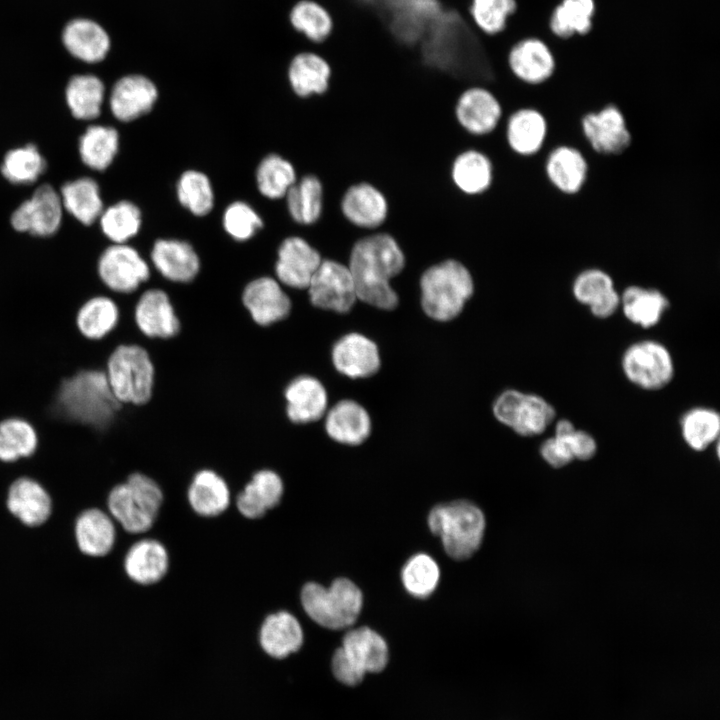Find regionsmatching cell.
I'll return each instance as SVG.
<instances>
[{
    "label": "cell",
    "mask_w": 720,
    "mask_h": 720,
    "mask_svg": "<svg viewBox=\"0 0 720 720\" xmlns=\"http://www.w3.org/2000/svg\"><path fill=\"white\" fill-rule=\"evenodd\" d=\"M594 0H562L550 18L551 31L560 38L585 34L592 28Z\"/></svg>",
    "instance_id": "49"
},
{
    "label": "cell",
    "mask_w": 720,
    "mask_h": 720,
    "mask_svg": "<svg viewBox=\"0 0 720 720\" xmlns=\"http://www.w3.org/2000/svg\"><path fill=\"white\" fill-rule=\"evenodd\" d=\"M324 429L334 441L346 445L363 443L371 432L368 412L353 400H341L325 414Z\"/></svg>",
    "instance_id": "30"
},
{
    "label": "cell",
    "mask_w": 720,
    "mask_h": 720,
    "mask_svg": "<svg viewBox=\"0 0 720 720\" xmlns=\"http://www.w3.org/2000/svg\"><path fill=\"white\" fill-rule=\"evenodd\" d=\"M59 195L63 209L85 226L97 221L104 209L99 185L89 177L64 183Z\"/></svg>",
    "instance_id": "41"
},
{
    "label": "cell",
    "mask_w": 720,
    "mask_h": 720,
    "mask_svg": "<svg viewBox=\"0 0 720 720\" xmlns=\"http://www.w3.org/2000/svg\"><path fill=\"white\" fill-rule=\"evenodd\" d=\"M95 270L102 286L113 296L136 294L152 278L149 262L128 243H111L104 248L96 259Z\"/></svg>",
    "instance_id": "8"
},
{
    "label": "cell",
    "mask_w": 720,
    "mask_h": 720,
    "mask_svg": "<svg viewBox=\"0 0 720 720\" xmlns=\"http://www.w3.org/2000/svg\"><path fill=\"white\" fill-rule=\"evenodd\" d=\"M492 410L500 423L524 437L542 434L556 417L555 408L542 396L514 389L502 392Z\"/></svg>",
    "instance_id": "9"
},
{
    "label": "cell",
    "mask_w": 720,
    "mask_h": 720,
    "mask_svg": "<svg viewBox=\"0 0 720 720\" xmlns=\"http://www.w3.org/2000/svg\"><path fill=\"white\" fill-rule=\"evenodd\" d=\"M79 549L89 556L109 553L115 541V527L111 518L99 509H88L80 514L75 524Z\"/></svg>",
    "instance_id": "42"
},
{
    "label": "cell",
    "mask_w": 720,
    "mask_h": 720,
    "mask_svg": "<svg viewBox=\"0 0 720 720\" xmlns=\"http://www.w3.org/2000/svg\"><path fill=\"white\" fill-rule=\"evenodd\" d=\"M544 172L549 183L560 193L571 196L585 186L589 164L583 152L569 144H560L548 153Z\"/></svg>",
    "instance_id": "24"
},
{
    "label": "cell",
    "mask_w": 720,
    "mask_h": 720,
    "mask_svg": "<svg viewBox=\"0 0 720 720\" xmlns=\"http://www.w3.org/2000/svg\"><path fill=\"white\" fill-rule=\"evenodd\" d=\"M158 99L154 81L141 73L121 76L109 94L111 114L121 122H130L150 112Z\"/></svg>",
    "instance_id": "23"
},
{
    "label": "cell",
    "mask_w": 720,
    "mask_h": 720,
    "mask_svg": "<svg viewBox=\"0 0 720 720\" xmlns=\"http://www.w3.org/2000/svg\"><path fill=\"white\" fill-rule=\"evenodd\" d=\"M306 614L318 625L340 630L352 626L362 609L360 588L347 578H337L326 588L316 582L306 583L300 594Z\"/></svg>",
    "instance_id": "6"
},
{
    "label": "cell",
    "mask_w": 720,
    "mask_h": 720,
    "mask_svg": "<svg viewBox=\"0 0 720 720\" xmlns=\"http://www.w3.org/2000/svg\"><path fill=\"white\" fill-rule=\"evenodd\" d=\"M240 299L253 323L260 327L285 320L293 306L287 289L272 275H261L248 281Z\"/></svg>",
    "instance_id": "16"
},
{
    "label": "cell",
    "mask_w": 720,
    "mask_h": 720,
    "mask_svg": "<svg viewBox=\"0 0 720 720\" xmlns=\"http://www.w3.org/2000/svg\"><path fill=\"white\" fill-rule=\"evenodd\" d=\"M454 115L459 126L474 137L492 134L504 119L500 101L483 86L466 88L456 100Z\"/></svg>",
    "instance_id": "17"
},
{
    "label": "cell",
    "mask_w": 720,
    "mask_h": 720,
    "mask_svg": "<svg viewBox=\"0 0 720 720\" xmlns=\"http://www.w3.org/2000/svg\"><path fill=\"white\" fill-rule=\"evenodd\" d=\"M540 454L550 466L555 468H561L574 460L566 441L556 435L541 444Z\"/></svg>",
    "instance_id": "56"
},
{
    "label": "cell",
    "mask_w": 720,
    "mask_h": 720,
    "mask_svg": "<svg viewBox=\"0 0 720 720\" xmlns=\"http://www.w3.org/2000/svg\"><path fill=\"white\" fill-rule=\"evenodd\" d=\"M62 43L74 58L96 64L105 60L112 48V38L100 23L89 18L70 20L62 31Z\"/></svg>",
    "instance_id": "25"
},
{
    "label": "cell",
    "mask_w": 720,
    "mask_h": 720,
    "mask_svg": "<svg viewBox=\"0 0 720 720\" xmlns=\"http://www.w3.org/2000/svg\"><path fill=\"white\" fill-rule=\"evenodd\" d=\"M7 506L27 526L43 524L51 513V499L44 487L29 477H20L10 486Z\"/></svg>",
    "instance_id": "33"
},
{
    "label": "cell",
    "mask_w": 720,
    "mask_h": 720,
    "mask_svg": "<svg viewBox=\"0 0 720 720\" xmlns=\"http://www.w3.org/2000/svg\"><path fill=\"white\" fill-rule=\"evenodd\" d=\"M121 405L101 368H84L63 378L35 426L39 436L59 426L105 433L114 424Z\"/></svg>",
    "instance_id": "1"
},
{
    "label": "cell",
    "mask_w": 720,
    "mask_h": 720,
    "mask_svg": "<svg viewBox=\"0 0 720 720\" xmlns=\"http://www.w3.org/2000/svg\"><path fill=\"white\" fill-rule=\"evenodd\" d=\"M548 121L542 111L533 106H521L503 120L504 139L516 156L529 159L538 154L548 137Z\"/></svg>",
    "instance_id": "20"
},
{
    "label": "cell",
    "mask_w": 720,
    "mask_h": 720,
    "mask_svg": "<svg viewBox=\"0 0 720 720\" xmlns=\"http://www.w3.org/2000/svg\"><path fill=\"white\" fill-rule=\"evenodd\" d=\"M169 557L165 546L155 539H142L134 543L124 559V568L134 582L150 585L160 581L167 573Z\"/></svg>",
    "instance_id": "34"
},
{
    "label": "cell",
    "mask_w": 720,
    "mask_h": 720,
    "mask_svg": "<svg viewBox=\"0 0 720 720\" xmlns=\"http://www.w3.org/2000/svg\"><path fill=\"white\" fill-rule=\"evenodd\" d=\"M222 224L231 238L238 242H244L254 237L257 231L263 227V220L248 203L234 201L226 207Z\"/></svg>",
    "instance_id": "54"
},
{
    "label": "cell",
    "mask_w": 720,
    "mask_h": 720,
    "mask_svg": "<svg viewBox=\"0 0 720 720\" xmlns=\"http://www.w3.org/2000/svg\"><path fill=\"white\" fill-rule=\"evenodd\" d=\"M431 532L440 537L448 556L455 560L470 558L481 546L485 516L467 500H456L434 506L428 514Z\"/></svg>",
    "instance_id": "5"
},
{
    "label": "cell",
    "mask_w": 720,
    "mask_h": 720,
    "mask_svg": "<svg viewBox=\"0 0 720 720\" xmlns=\"http://www.w3.org/2000/svg\"><path fill=\"white\" fill-rule=\"evenodd\" d=\"M103 370L112 394L121 405L142 406L151 400L156 369L143 345H116L108 355Z\"/></svg>",
    "instance_id": "4"
},
{
    "label": "cell",
    "mask_w": 720,
    "mask_h": 720,
    "mask_svg": "<svg viewBox=\"0 0 720 720\" xmlns=\"http://www.w3.org/2000/svg\"><path fill=\"white\" fill-rule=\"evenodd\" d=\"M506 64L511 75L521 84L528 86L545 83L556 68L550 47L535 37L515 41L507 52Z\"/></svg>",
    "instance_id": "22"
},
{
    "label": "cell",
    "mask_w": 720,
    "mask_h": 720,
    "mask_svg": "<svg viewBox=\"0 0 720 720\" xmlns=\"http://www.w3.org/2000/svg\"><path fill=\"white\" fill-rule=\"evenodd\" d=\"M335 369L350 378H364L380 368L377 345L364 335L350 333L335 342L331 350Z\"/></svg>",
    "instance_id": "27"
},
{
    "label": "cell",
    "mask_w": 720,
    "mask_h": 720,
    "mask_svg": "<svg viewBox=\"0 0 720 720\" xmlns=\"http://www.w3.org/2000/svg\"><path fill=\"white\" fill-rule=\"evenodd\" d=\"M621 367L625 377L635 386L657 391L674 377V361L665 345L655 340L631 344L623 353Z\"/></svg>",
    "instance_id": "10"
},
{
    "label": "cell",
    "mask_w": 720,
    "mask_h": 720,
    "mask_svg": "<svg viewBox=\"0 0 720 720\" xmlns=\"http://www.w3.org/2000/svg\"><path fill=\"white\" fill-rule=\"evenodd\" d=\"M138 332L150 340H168L177 336L181 322L166 290L142 286L133 308Z\"/></svg>",
    "instance_id": "14"
},
{
    "label": "cell",
    "mask_w": 720,
    "mask_h": 720,
    "mask_svg": "<svg viewBox=\"0 0 720 720\" xmlns=\"http://www.w3.org/2000/svg\"><path fill=\"white\" fill-rule=\"evenodd\" d=\"M518 9L517 0H472L469 14L475 27L493 36L503 32Z\"/></svg>",
    "instance_id": "53"
},
{
    "label": "cell",
    "mask_w": 720,
    "mask_h": 720,
    "mask_svg": "<svg viewBox=\"0 0 720 720\" xmlns=\"http://www.w3.org/2000/svg\"><path fill=\"white\" fill-rule=\"evenodd\" d=\"M339 208L349 224L367 232L380 229L388 215L385 195L366 181L348 186L341 196Z\"/></svg>",
    "instance_id": "21"
},
{
    "label": "cell",
    "mask_w": 720,
    "mask_h": 720,
    "mask_svg": "<svg viewBox=\"0 0 720 720\" xmlns=\"http://www.w3.org/2000/svg\"><path fill=\"white\" fill-rule=\"evenodd\" d=\"M331 67L320 55L305 51L297 53L287 67V81L299 99L325 94L329 88Z\"/></svg>",
    "instance_id": "29"
},
{
    "label": "cell",
    "mask_w": 720,
    "mask_h": 720,
    "mask_svg": "<svg viewBox=\"0 0 720 720\" xmlns=\"http://www.w3.org/2000/svg\"><path fill=\"white\" fill-rule=\"evenodd\" d=\"M620 306L631 323L648 329L660 322L670 303L657 289L631 285L620 295Z\"/></svg>",
    "instance_id": "40"
},
{
    "label": "cell",
    "mask_w": 720,
    "mask_h": 720,
    "mask_svg": "<svg viewBox=\"0 0 720 720\" xmlns=\"http://www.w3.org/2000/svg\"><path fill=\"white\" fill-rule=\"evenodd\" d=\"M347 266L358 299L385 310L398 305L391 281L404 271L406 257L392 235L376 230L358 238L350 249Z\"/></svg>",
    "instance_id": "2"
},
{
    "label": "cell",
    "mask_w": 720,
    "mask_h": 720,
    "mask_svg": "<svg viewBox=\"0 0 720 720\" xmlns=\"http://www.w3.org/2000/svg\"><path fill=\"white\" fill-rule=\"evenodd\" d=\"M120 319L121 311L115 297L99 293L82 302L75 313L74 324L85 340L99 342L115 331Z\"/></svg>",
    "instance_id": "28"
},
{
    "label": "cell",
    "mask_w": 720,
    "mask_h": 720,
    "mask_svg": "<svg viewBox=\"0 0 720 720\" xmlns=\"http://www.w3.org/2000/svg\"><path fill=\"white\" fill-rule=\"evenodd\" d=\"M493 163L482 151L467 149L452 161L450 178L463 194L476 196L486 192L493 182Z\"/></svg>",
    "instance_id": "37"
},
{
    "label": "cell",
    "mask_w": 720,
    "mask_h": 720,
    "mask_svg": "<svg viewBox=\"0 0 720 720\" xmlns=\"http://www.w3.org/2000/svg\"><path fill=\"white\" fill-rule=\"evenodd\" d=\"M187 497L194 512L203 517L217 516L230 504V491L226 481L211 469H202L195 473Z\"/></svg>",
    "instance_id": "38"
},
{
    "label": "cell",
    "mask_w": 720,
    "mask_h": 720,
    "mask_svg": "<svg viewBox=\"0 0 720 720\" xmlns=\"http://www.w3.org/2000/svg\"><path fill=\"white\" fill-rule=\"evenodd\" d=\"M180 204L195 216L207 215L214 206V192L208 176L197 170L181 174L176 186Z\"/></svg>",
    "instance_id": "52"
},
{
    "label": "cell",
    "mask_w": 720,
    "mask_h": 720,
    "mask_svg": "<svg viewBox=\"0 0 720 720\" xmlns=\"http://www.w3.org/2000/svg\"><path fill=\"white\" fill-rule=\"evenodd\" d=\"M119 148V134L114 127L93 124L79 138L78 151L81 161L95 171L106 170L113 162Z\"/></svg>",
    "instance_id": "44"
},
{
    "label": "cell",
    "mask_w": 720,
    "mask_h": 720,
    "mask_svg": "<svg viewBox=\"0 0 720 720\" xmlns=\"http://www.w3.org/2000/svg\"><path fill=\"white\" fill-rule=\"evenodd\" d=\"M421 305L437 321L457 317L474 292L469 268L455 258H445L427 266L419 276Z\"/></svg>",
    "instance_id": "3"
},
{
    "label": "cell",
    "mask_w": 720,
    "mask_h": 720,
    "mask_svg": "<svg viewBox=\"0 0 720 720\" xmlns=\"http://www.w3.org/2000/svg\"><path fill=\"white\" fill-rule=\"evenodd\" d=\"M98 220L103 235L114 244L128 243L138 234L142 223L140 209L128 200L103 209Z\"/></svg>",
    "instance_id": "46"
},
{
    "label": "cell",
    "mask_w": 720,
    "mask_h": 720,
    "mask_svg": "<svg viewBox=\"0 0 720 720\" xmlns=\"http://www.w3.org/2000/svg\"><path fill=\"white\" fill-rule=\"evenodd\" d=\"M289 22L296 32L315 44L324 42L333 29L329 12L313 0L298 1L289 12Z\"/></svg>",
    "instance_id": "48"
},
{
    "label": "cell",
    "mask_w": 720,
    "mask_h": 720,
    "mask_svg": "<svg viewBox=\"0 0 720 720\" xmlns=\"http://www.w3.org/2000/svg\"><path fill=\"white\" fill-rule=\"evenodd\" d=\"M63 206L59 192L50 184L38 186L11 214L14 230L35 237H51L59 230Z\"/></svg>",
    "instance_id": "13"
},
{
    "label": "cell",
    "mask_w": 720,
    "mask_h": 720,
    "mask_svg": "<svg viewBox=\"0 0 720 720\" xmlns=\"http://www.w3.org/2000/svg\"><path fill=\"white\" fill-rule=\"evenodd\" d=\"M332 672L338 681L349 686L359 684L365 675L349 661L340 647L332 657Z\"/></svg>",
    "instance_id": "57"
},
{
    "label": "cell",
    "mask_w": 720,
    "mask_h": 720,
    "mask_svg": "<svg viewBox=\"0 0 720 720\" xmlns=\"http://www.w3.org/2000/svg\"><path fill=\"white\" fill-rule=\"evenodd\" d=\"M287 211L299 226L315 225L324 209V186L314 173H304L285 195Z\"/></svg>",
    "instance_id": "35"
},
{
    "label": "cell",
    "mask_w": 720,
    "mask_h": 720,
    "mask_svg": "<svg viewBox=\"0 0 720 720\" xmlns=\"http://www.w3.org/2000/svg\"><path fill=\"white\" fill-rule=\"evenodd\" d=\"M163 501L158 483L141 472L131 473L125 483L116 485L108 496L110 514L130 533L148 531Z\"/></svg>",
    "instance_id": "7"
},
{
    "label": "cell",
    "mask_w": 720,
    "mask_h": 720,
    "mask_svg": "<svg viewBox=\"0 0 720 720\" xmlns=\"http://www.w3.org/2000/svg\"><path fill=\"white\" fill-rule=\"evenodd\" d=\"M572 293L599 319L611 317L620 306V295L613 278L600 268H588L578 273L572 283Z\"/></svg>",
    "instance_id": "26"
},
{
    "label": "cell",
    "mask_w": 720,
    "mask_h": 720,
    "mask_svg": "<svg viewBox=\"0 0 720 720\" xmlns=\"http://www.w3.org/2000/svg\"><path fill=\"white\" fill-rule=\"evenodd\" d=\"M284 491L280 475L272 469L256 471L237 496L236 506L246 518L257 519L279 504Z\"/></svg>",
    "instance_id": "32"
},
{
    "label": "cell",
    "mask_w": 720,
    "mask_h": 720,
    "mask_svg": "<svg viewBox=\"0 0 720 720\" xmlns=\"http://www.w3.org/2000/svg\"><path fill=\"white\" fill-rule=\"evenodd\" d=\"M322 260L320 251L306 238L291 235L277 249L273 276L288 290L305 291Z\"/></svg>",
    "instance_id": "15"
},
{
    "label": "cell",
    "mask_w": 720,
    "mask_h": 720,
    "mask_svg": "<svg viewBox=\"0 0 720 720\" xmlns=\"http://www.w3.org/2000/svg\"><path fill=\"white\" fill-rule=\"evenodd\" d=\"M440 568L428 554L418 553L410 557L401 570V581L406 591L420 599L430 596L438 586Z\"/></svg>",
    "instance_id": "51"
},
{
    "label": "cell",
    "mask_w": 720,
    "mask_h": 720,
    "mask_svg": "<svg viewBox=\"0 0 720 720\" xmlns=\"http://www.w3.org/2000/svg\"><path fill=\"white\" fill-rule=\"evenodd\" d=\"M554 435L565 439L574 459L589 460L597 451L595 439L589 433L576 429L570 420H559Z\"/></svg>",
    "instance_id": "55"
},
{
    "label": "cell",
    "mask_w": 720,
    "mask_h": 720,
    "mask_svg": "<svg viewBox=\"0 0 720 720\" xmlns=\"http://www.w3.org/2000/svg\"><path fill=\"white\" fill-rule=\"evenodd\" d=\"M264 651L275 658H284L298 651L304 640L297 618L288 611L272 613L264 620L259 634Z\"/></svg>",
    "instance_id": "36"
},
{
    "label": "cell",
    "mask_w": 720,
    "mask_h": 720,
    "mask_svg": "<svg viewBox=\"0 0 720 720\" xmlns=\"http://www.w3.org/2000/svg\"><path fill=\"white\" fill-rule=\"evenodd\" d=\"M105 99L103 81L92 74L72 76L65 88V100L72 116L78 120L96 119Z\"/></svg>",
    "instance_id": "43"
},
{
    "label": "cell",
    "mask_w": 720,
    "mask_h": 720,
    "mask_svg": "<svg viewBox=\"0 0 720 720\" xmlns=\"http://www.w3.org/2000/svg\"><path fill=\"white\" fill-rule=\"evenodd\" d=\"M40 444L36 427L21 416H8L0 420V462L13 464L32 458Z\"/></svg>",
    "instance_id": "39"
},
{
    "label": "cell",
    "mask_w": 720,
    "mask_h": 720,
    "mask_svg": "<svg viewBox=\"0 0 720 720\" xmlns=\"http://www.w3.org/2000/svg\"><path fill=\"white\" fill-rule=\"evenodd\" d=\"M340 649L364 674L382 671L389 658L384 638L366 626L349 630L342 639Z\"/></svg>",
    "instance_id": "31"
},
{
    "label": "cell",
    "mask_w": 720,
    "mask_h": 720,
    "mask_svg": "<svg viewBox=\"0 0 720 720\" xmlns=\"http://www.w3.org/2000/svg\"><path fill=\"white\" fill-rule=\"evenodd\" d=\"M680 427L687 445L693 450L703 451L718 440L720 416L712 408L695 407L682 416Z\"/></svg>",
    "instance_id": "50"
},
{
    "label": "cell",
    "mask_w": 720,
    "mask_h": 720,
    "mask_svg": "<svg viewBox=\"0 0 720 720\" xmlns=\"http://www.w3.org/2000/svg\"><path fill=\"white\" fill-rule=\"evenodd\" d=\"M305 291L314 308L337 313L350 311L357 299L347 264L332 258H323Z\"/></svg>",
    "instance_id": "11"
},
{
    "label": "cell",
    "mask_w": 720,
    "mask_h": 720,
    "mask_svg": "<svg viewBox=\"0 0 720 720\" xmlns=\"http://www.w3.org/2000/svg\"><path fill=\"white\" fill-rule=\"evenodd\" d=\"M580 129L590 148L600 155H620L632 143L626 117L613 103L584 113L580 119Z\"/></svg>",
    "instance_id": "12"
},
{
    "label": "cell",
    "mask_w": 720,
    "mask_h": 720,
    "mask_svg": "<svg viewBox=\"0 0 720 720\" xmlns=\"http://www.w3.org/2000/svg\"><path fill=\"white\" fill-rule=\"evenodd\" d=\"M284 412L294 425H309L322 419L328 410V394L323 383L310 374H298L283 389Z\"/></svg>",
    "instance_id": "19"
},
{
    "label": "cell",
    "mask_w": 720,
    "mask_h": 720,
    "mask_svg": "<svg viewBox=\"0 0 720 720\" xmlns=\"http://www.w3.org/2000/svg\"><path fill=\"white\" fill-rule=\"evenodd\" d=\"M149 259L151 268L160 278L172 284H189L202 269L198 252L189 242L180 239H157L151 247Z\"/></svg>",
    "instance_id": "18"
},
{
    "label": "cell",
    "mask_w": 720,
    "mask_h": 720,
    "mask_svg": "<svg viewBox=\"0 0 720 720\" xmlns=\"http://www.w3.org/2000/svg\"><path fill=\"white\" fill-rule=\"evenodd\" d=\"M45 158L34 144L9 150L0 166L3 177L12 184L28 185L36 182L46 170Z\"/></svg>",
    "instance_id": "47"
},
{
    "label": "cell",
    "mask_w": 720,
    "mask_h": 720,
    "mask_svg": "<svg viewBox=\"0 0 720 720\" xmlns=\"http://www.w3.org/2000/svg\"><path fill=\"white\" fill-rule=\"evenodd\" d=\"M297 179L293 163L278 154L264 157L256 170L257 188L268 199L284 198Z\"/></svg>",
    "instance_id": "45"
}]
</instances>
